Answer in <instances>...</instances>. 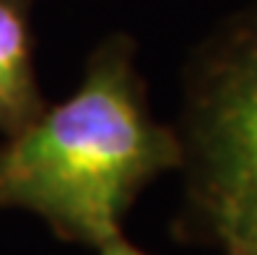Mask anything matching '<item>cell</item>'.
<instances>
[{
  "label": "cell",
  "instance_id": "6da1fadb",
  "mask_svg": "<svg viewBox=\"0 0 257 255\" xmlns=\"http://www.w3.org/2000/svg\"><path fill=\"white\" fill-rule=\"evenodd\" d=\"M182 164V141L146 107L125 42L91 55L63 104L0 146V208L34 211L65 242L104 245L138 193Z\"/></svg>",
  "mask_w": 257,
  "mask_h": 255
},
{
  "label": "cell",
  "instance_id": "7a4b0ae2",
  "mask_svg": "<svg viewBox=\"0 0 257 255\" xmlns=\"http://www.w3.org/2000/svg\"><path fill=\"white\" fill-rule=\"evenodd\" d=\"M185 237L218 255H257V19L195 78L187 112Z\"/></svg>",
  "mask_w": 257,
  "mask_h": 255
},
{
  "label": "cell",
  "instance_id": "3957f363",
  "mask_svg": "<svg viewBox=\"0 0 257 255\" xmlns=\"http://www.w3.org/2000/svg\"><path fill=\"white\" fill-rule=\"evenodd\" d=\"M44 112L21 0H0V130L16 136Z\"/></svg>",
  "mask_w": 257,
  "mask_h": 255
},
{
  "label": "cell",
  "instance_id": "277c9868",
  "mask_svg": "<svg viewBox=\"0 0 257 255\" xmlns=\"http://www.w3.org/2000/svg\"><path fill=\"white\" fill-rule=\"evenodd\" d=\"M99 255H148L141 247H135L130 239H125L122 234H117L112 239H107L104 245H99Z\"/></svg>",
  "mask_w": 257,
  "mask_h": 255
}]
</instances>
